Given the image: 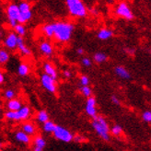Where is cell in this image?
Wrapping results in <instances>:
<instances>
[{
	"mask_svg": "<svg viewBox=\"0 0 151 151\" xmlns=\"http://www.w3.org/2000/svg\"><path fill=\"white\" fill-rule=\"evenodd\" d=\"M54 39L59 43H67L72 39L75 32V24L69 20H58L52 23Z\"/></svg>",
	"mask_w": 151,
	"mask_h": 151,
	"instance_id": "obj_1",
	"label": "cell"
},
{
	"mask_svg": "<svg viewBox=\"0 0 151 151\" xmlns=\"http://www.w3.org/2000/svg\"><path fill=\"white\" fill-rule=\"evenodd\" d=\"M67 11L72 18L84 19L88 16V10L82 0H65Z\"/></svg>",
	"mask_w": 151,
	"mask_h": 151,
	"instance_id": "obj_2",
	"label": "cell"
},
{
	"mask_svg": "<svg viewBox=\"0 0 151 151\" xmlns=\"http://www.w3.org/2000/svg\"><path fill=\"white\" fill-rule=\"evenodd\" d=\"M92 127L96 134L99 137L103 139L104 141L110 140V126L107 123L106 119L101 115H97L95 118H93L92 121Z\"/></svg>",
	"mask_w": 151,
	"mask_h": 151,
	"instance_id": "obj_3",
	"label": "cell"
},
{
	"mask_svg": "<svg viewBox=\"0 0 151 151\" xmlns=\"http://www.w3.org/2000/svg\"><path fill=\"white\" fill-rule=\"evenodd\" d=\"M19 6V19H18V23L21 24H26L32 19V6L27 1H22L19 4H18Z\"/></svg>",
	"mask_w": 151,
	"mask_h": 151,
	"instance_id": "obj_4",
	"label": "cell"
},
{
	"mask_svg": "<svg viewBox=\"0 0 151 151\" xmlns=\"http://www.w3.org/2000/svg\"><path fill=\"white\" fill-rule=\"evenodd\" d=\"M114 13L117 17L124 19L125 20H133L134 19V15L133 10L131 9V7L127 2L122 1L119 2L117 6H115Z\"/></svg>",
	"mask_w": 151,
	"mask_h": 151,
	"instance_id": "obj_5",
	"label": "cell"
},
{
	"mask_svg": "<svg viewBox=\"0 0 151 151\" xmlns=\"http://www.w3.org/2000/svg\"><path fill=\"white\" fill-rule=\"evenodd\" d=\"M19 6L18 4L11 3L7 5L6 7V22L11 29H14L15 26L18 24V19H19Z\"/></svg>",
	"mask_w": 151,
	"mask_h": 151,
	"instance_id": "obj_6",
	"label": "cell"
},
{
	"mask_svg": "<svg viewBox=\"0 0 151 151\" xmlns=\"http://www.w3.org/2000/svg\"><path fill=\"white\" fill-rule=\"evenodd\" d=\"M52 134H54V137L59 141H62L65 143H70L71 141H73L74 134H72L71 131H69L67 128L64 126L56 125Z\"/></svg>",
	"mask_w": 151,
	"mask_h": 151,
	"instance_id": "obj_7",
	"label": "cell"
},
{
	"mask_svg": "<svg viewBox=\"0 0 151 151\" xmlns=\"http://www.w3.org/2000/svg\"><path fill=\"white\" fill-rule=\"evenodd\" d=\"M40 81H41V84H42V88L45 90H47L48 92H50L52 94L56 93V91H57V82L55 79H54L52 78L49 77L48 75L43 73L41 75Z\"/></svg>",
	"mask_w": 151,
	"mask_h": 151,
	"instance_id": "obj_8",
	"label": "cell"
},
{
	"mask_svg": "<svg viewBox=\"0 0 151 151\" xmlns=\"http://www.w3.org/2000/svg\"><path fill=\"white\" fill-rule=\"evenodd\" d=\"M3 44L6 50H16L18 45V35L14 32H9L5 36L3 40Z\"/></svg>",
	"mask_w": 151,
	"mask_h": 151,
	"instance_id": "obj_9",
	"label": "cell"
},
{
	"mask_svg": "<svg viewBox=\"0 0 151 151\" xmlns=\"http://www.w3.org/2000/svg\"><path fill=\"white\" fill-rule=\"evenodd\" d=\"M39 51L42 55L51 57L55 52V47L50 41L43 40L39 43Z\"/></svg>",
	"mask_w": 151,
	"mask_h": 151,
	"instance_id": "obj_10",
	"label": "cell"
},
{
	"mask_svg": "<svg viewBox=\"0 0 151 151\" xmlns=\"http://www.w3.org/2000/svg\"><path fill=\"white\" fill-rule=\"evenodd\" d=\"M87 101H86V107L85 111L86 113L91 118H95L98 115V111H97V101L95 99V97L91 96L89 98H87Z\"/></svg>",
	"mask_w": 151,
	"mask_h": 151,
	"instance_id": "obj_11",
	"label": "cell"
},
{
	"mask_svg": "<svg viewBox=\"0 0 151 151\" xmlns=\"http://www.w3.org/2000/svg\"><path fill=\"white\" fill-rule=\"evenodd\" d=\"M16 113V118L15 122H20V121H27L32 115V110L27 105H23L19 110L15 111Z\"/></svg>",
	"mask_w": 151,
	"mask_h": 151,
	"instance_id": "obj_12",
	"label": "cell"
},
{
	"mask_svg": "<svg viewBox=\"0 0 151 151\" xmlns=\"http://www.w3.org/2000/svg\"><path fill=\"white\" fill-rule=\"evenodd\" d=\"M17 49L20 52L21 55L23 56H29L32 55V50L29 49V46H27L25 43L24 37H19L18 36V45H17Z\"/></svg>",
	"mask_w": 151,
	"mask_h": 151,
	"instance_id": "obj_13",
	"label": "cell"
},
{
	"mask_svg": "<svg viewBox=\"0 0 151 151\" xmlns=\"http://www.w3.org/2000/svg\"><path fill=\"white\" fill-rule=\"evenodd\" d=\"M42 69H43V73L48 75L49 77L52 78L55 80L58 78L57 69L55 68V66L52 65L51 62H44L43 65H42Z\"/></svg>",
	"mask_w": 151,
	"mask_h": 151,
	"instance_id": "obj_14",
	"label": "cell"
},
{
	"mask_svg": "<svg viewBox=\"0 0 151 151\" xmlns=\"http://www.w3.org/2000/svg\"><path fill=\"white\" fill-rule=\"evenodd\" d=\"M113 34L114 33H113V31L111 29L104 27L98 31L97 38L101 41H107V40H110L111 38H112Z\"/></svg>",
	"mask_w": 151,
	"mask_h": 151,
	"instance_id": "obj_15",
	"label": "cell"
},
{
	"mask_svg": "<svg viewBox=\"0 0 151 151\" xmlns=\"http://www.w3.org/2000/svg\"><path fill=\"white\" fill-rule=\"evenodd\" d=\"M22 106H23V103H22V101L19 99H17V98H14L12 100H9L6 104L7 111H14L19 110Z\"/></svg>",
	"mask_w": 151,
	"mask_h": 151,
	"instance_id": "obj_16",
	"label": "cell"
},
{
	"mask_svg": "<svg viewBox=\"0 0 151 151\" xmlns=\"http://www.w3.org/2000/svg\"><path fill=\"white\" fill-rule=\"evenodd\" d=\"M40 32L42 34L47 38V39H52L54 37V28H52V23H45L40 28Z\"/></svg>",
	"mask_w": 151,
	"mask_h": 151,
	"instance_id": "obj_17",
	"label": "cell"
},
{
	"mask_svg": "<svg viewBox=\"0 0 151 151\" xmlns=\"http://www.w3.org/2000/svg\"><path fill=\"white\" fill-rule=\"evenodd\" d=\"M21 130L24 133H26L29 137H33L35 135L36 132H37V128L35 126V124L32 122H25L22 124L21 125Z\"/></svg>",
	"mask_w": 151,
	"mask_h": 151,
	"instance_id": "obj_18",
	"label": "cell"
},
{
	"mask_svg": "<svg viewBox=\"0 0 151 151\" xmlns=\"http://www.w3.org/2000/svg\"><path fill=\"white\" fill-rule=\"evenodd\" d=\"M15 139H16L18 142L21 143V144L24 145H29L31 143V137L28 135L26 133H24L22 130L17 131L15 133Z\"/></svg>",
	"mask_w": 151,
	"mask_h": 151,
	"instance_id": "obj_19",
	"label": "cell"
},
{
	"mask_svg": "<svg viewBox=\"0 0 151 151\" xmlns=\"http://www.w3.org/2000/svg\"><path fill=\"white\" fill-rule=\"evenodd\" d=\"M114 72L117 77H119L122 79H130L131 78V74L128 71L124 66L123 65H117L114 68Z\"/></svg>",
	"mask_w": 151,
	"mask_h": 151,
	"instance_id": "obj_20",
	"label": "cell"
},
{
	"mask_svg": "<svg viewBox=\"0 0 151 151\" xmlns=\"http://www.w3.org/2000/svg\"><path fill=\"white\" fill-rule=\"evenodd\" d=\"M46 147V141L45 139L41 137V135H38L33 140V151H43L44 147Z\"/></svg>",
	"mask_w": 151,
	"mask_h": 151,
	"instance_id": "obj_21",
	"label": "cell"
},
{
	"mask_svg": "<svg viewBox=\"0 0 151 151\" xmlns=\"http://www.w3.org/2000/svg\"><path fill=\"white\" fill-rule=\"evenodd\" d=\"M18 75L20 77H27V76L31 72V66L26 62H22L19 65L17 69Z\"/></svg>",
	"mask_w": 151,
	"mask_h": 151,
	"instance_id": "obj_22",
	"label": "cell"
},
{
	"mask_svg": "<svg viewBox=\"0 0 151 151\" xmlns=\"http://www.w3.org/2000/svg\"><path fill=\"white\" fill-rule=\"evenodd\" d=\"M10 59V54L6 48H0V65H6Z\"/></svg>",
	"mask_w": 151,
	"mask_h": 151,
	"instance_id": "obj_23",
	"label": "cell"
},
{
	"mask_svg": "<svg viewBox=\"0 0 151 151\" xmlns=\"http://www.w3.org/2000/svg\"><path fill=\"white\" fill-rule=\"evenodd\" d=\"M50 116H49V113L47 112V111L45 110H42L40 111H38L37 115H36V120L37 122H39L41 124H44L45 122H47L49 119Z\"/></svg>",
	"mask_w": 151,
	"mask_h": 151,
	"instance_id": "obj_24",
	"label": "cell"
},
{
	"mask_svg": "<svg viewBox=\"0 0 151 151\" xmlns=\"http://www.w3.org/2000/svg\"><path fill=\"white\" fill-rule=\"evenodd\" d=\"M93 60L94 62L97 64H103L108 60V56L106 54H104L102 52H98L93 55Z\"/></svg>",
	"mask_w": 151,
	"mask_h": 151,
	"instance_id": "obj_25",
	"label": "cell"
},
{
	"mask_svg": "<svg viewBox=\"0 0 151 151\" xmlns=\"http://www.w3.org/2000/svg\"><path fill=\"white\" fill-rule=\"evenodd\" d=\"M14 32L19 37H24L27 34V28L25 24L18 23L14 28Z\"/></svg>",
	"mask_w": 151,
	"mask_h": 151,
	"instance_id": "obj_26",
	"label": "cell"
},
{
	"mask_svg": "<svg viewBox=\"0 0 151 151\" xmlns=\"http://www.w3.org/2000/svg\"><path fill=\"white\" fill-rule=\"evenodd\" d=\"M56 124L52 122V121L48 120L47 122H45L44 124H42V129L45 133L47 134H52V132L55 131Z\"/></svg>",
	"mask_w": 151,
	"mask_h": 151,
	"instance_id": "obj_27",
	"label": "cell"
},
{
	"mask_svg": "<svg viewBox=\"0 0 151 151\" xmlns=\"http://www.w3.org/2000/svg\"><path fill=\"white\" fill-rule=\"evenodd\" d=\"M80 92L81 94L86 97V98H89L92 96V89L89 86H81L80 87Z\"/></svg>",
	"mask_w": 151,
	"mask_h": 151,
	"instance_id": "obj_28",
	"label": "cell"
},
{
	"mask_svg": "<svg viewBox=\"0 0 151 151\" xmlns=\"http://www.w3.org/2000/svg\"><path fill=\"white\" fill-rule=\"evenodd\" d=\"M16 96H17V92L12 88H7L4 92V97L6 101L12 100V99H14V98H16Z\"/></svg>",
	"mask_w": 151,
	"mask_h": 151,
	"instance_id": "obj_29",
	"label": "cell"
},
{
	"mask_svg": "<svg viewBox=\"0 0 151 151\" xmlns=\"http://www.w3.org/2000/svg\"><path fill=\"white\" fill-rule=\"evenodd\" d=\"M122 132H123V128L119 124L113 125L111 127V129H110V133H111L112 135H114V137H119V135L122 134Z\"/></svg>",
	"mask_w": 151,
	"mask_h": 151,
	"instance_id": "obj_30",
	"label": "cell"
},
{
	"mask_svg": "<svg viewBox=\"0 0 151 151\" xmlns=\"http://www.w3.org/2000/svg\"><path fill=\"white\" fill-rule=\"evenodd\" d=\"M89 78L88 77V76L86 75H82L80 76V78H79V83H80V85L81 86H88L89 85Z\"/></svg>",
	"mask_w": 151,
	"mask_h": 151,
	"instance_id": "obj_31",
	"label": "cell"
},
{
	"mask_svg": "<svg viewBox=\"0 0 151 151\" xmlns=\"http://www.w3.org/2000/svg\"><path fill=\"white\" fill-rule=\"evenodd\" d=\"M142 119L146 123H150L151 122V111H145L142 113Z\"/></svg>",
	"mask_w": 151,
	"mask_h": 151,
	"instance_id": "obj_32",
	"label": "cell"
},
{
	"mask_svg": "<svg viewBox=\"0 0 151 151\" xmlns=\"http://www.w3.org/2000/svg\"><path fill=\"white\" fill-rule=\"evenodd\" d=\"M81 64L83 66H85V67H90L92 65V61H91V59L88 58V57H82L81 59Z\"/></svg>",
	"mask_w": 151,
	"mask_h": 151,
	"instance_id": "obj_33",
	"label": "cell"
},
{
	"mask_svg": "<svg viewBox=\"0 0 151 151\" xmlns=\"http://www.w3.org/2000/svg\"><path fill=\"white\" fill-rule=\"evenodd\" d=\"M63 77L65 78H72V72L69 69H65L63 71Z\"/></svg>",
	"mask_w": 151,
	"mask_h": 151,
	"instance_id": "obj_34",
	"label": "cell"
},
{
	"mask_svg": "<svg viewBox=\"0 0 151 151\" xmlns=\"http://www.w3.org/2000/svg\"><path fill=\"white\" fill-rule=\"evenodd\" d=\"M111 102L114 105H120L121 104V101L119 100V98L117 96H115V95H112L111 97Z\"/></svg>",
	"mask_w": 151,
	"mask_h": 151,
	"instance_id": "obj_35",
	"label": "cell"
},
{
	"mask_svg": "<svg viewBox=\"0 0 151 151\" xmlns=\"http://www.w3.org/2000/svg\"><path fill=\"white\" fill-rule=\"evenodd\" d=\"M73 140H74L75 142H77V143H81L84 139H83V137H80V135H74Z\"/></svg>",
	"mask_w": 151,
	"mask_h": 151,
	"instance_id": "obj_36",
	"label": "cell"
},
{
	"mask_svg": "<svg viewBox=\"0 0 151 151\" xmlns=\"http://www.w3.org/2000/svg\"><path fill=\"white\" fill-rule=\"evenodd\" d=\"M84 54H85V50H84V48L79 47V48L77 49V55L82 56V55H84Z\"/></svg>",
	"mask_w": 151,
	"mask_h": 151,
	"instance_id": "obj_37",
	"label": "cell"
},
{
	"mask_svg": "<svg viewBox=\"0 0 151 151\" xmlns=\"http://www.w3.org/2000/svg\"><path fill=\"white\" fill-rule=\"evenodd\" d=\"M5 82V75H4V72L0 70V85L3 84Z\"/></svg>",
	"mask_w": 151,
	"mask_h": 151,
	"instance_id": "obj_38",
	"label": "cell"
},
{
	"mask_svg": "<svg viewBox=\"0 0 151 151\" xmlns=\"http://www.w3.org/2000/svg\"><path fill=\"white\" fill-rule=\"evenodd\" d=\"M125 51H126L127 54L130 55H134V52H135V50L134 48H126Z\"/></svg>",
	"mask_w": 151,
	"mask_h": 151,
	"instance_id": "obj_39",
	"label": "cell"
},
{
	"mask_svg": "<svg viewBox=\"0 0 151 151\" xmlns=\"http://www.w3.org/2000/svg\"><path fill=\"white\" fill-rule=\"evenodd\" d=\"M90 13H91L92 15H97L98 14V10H96L95 9H90Z\"/></svg>",
	"mask_w": 151,
	"mask_h": 151,
	"instance_id": "obj_40",
	"label": "cell"
},
{
	"mask_svg": "<svg viewBox=\"0 0 151 151\" xmlns=\"http://www.w3.org/2000/svg\"><path fill=\"white\" fill-rule=\"evenodd\" d=\"M3 37H4V33L2 32H0V40H1Z\"/></svg>",
	"mask_w": 151,
	"mask_h": 151,
	"instance_id": "obj_41",
	"label": "cell"
},
{
	"mask_svg": "<svg viewBox=\"0 0 151 151\" xmlns=\"http://www.w3.org/2000/svg\"><path fill=\"white\" fill-rule=\"evenodd\" d=\"M1 110H2V107H1V103H0V112H1Z\"/></svg>",
	"mask_w": 151,
	"mask_h": 151,
	"instance_id": "obj_42",
	"label": "cell"
},
{
	"mask_svg": "<svg viewBox=\"0 0 151 151\" xmlns=\"http://www.w3.org/2000/svg\"><path fill=\"white\" fill-rule=\"evenodd\" d=\"M1 147H2V143L0 142V149H1Z\"/></svg>",
	"mask_w": 151,
	"mask_h": 151,
	"instance_id": "obj_43",
	"label": "cell"
},
{
	"mask_svg": "<svg viewBox=\"0 0 151 151\" xmlns=\"http://www.w3.org/2000/svg\"><path fill=\"white\" fill-rule=\"evenodd\" d=\"M0 151H1V149H0Z\"/></svg>",
	"mask_w": 151,
	"mask_h": 151,
	"instance_id": "obj_44",
	"label": "cell"
}]
</instances>
